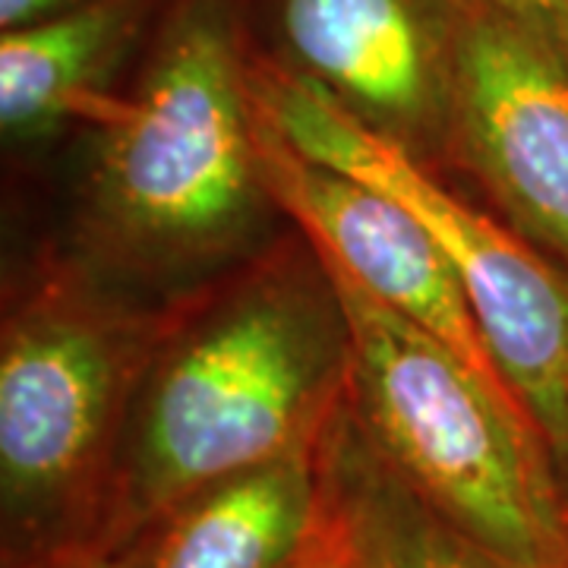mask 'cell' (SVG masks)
<instances>
[{"label":"cell","mask_w":568,"mask_h":568,"mask_svg":"<svg viewBox=\"0 0 568 568\" xmlns=\"http://www.w3.org/2000/svg\"><path fill=\"white\" fill-rule=\"evenodd\" d=\"M347 383L332 287L260 284L205 320L152 379L99 544L126 549L193 493L316 446Z\"/></svg>","instance_id":"obj_1"},{"label":"cell","mask_w":568,"mask_h":568,"mask_svg":"<svg viewBox=\"0 0 568 568\" xmlns=\"http://www.w3.org/2000/svg\"><path fill=\"white\" fill-rule=\"evenodd\" d=\"M320 263L345 323L351 414L452 525L525 568H568L562 477L521 398Z\"/></svg>","instance_id":"obj_2"},{"label":"cell","mask_w":568,"mask_h":568,"mask_svg":"<svg viewBox=\"0 0 568 568\" xmlns=\"http://www.w3.org/2000/svg\"><path fill=\"white\" fill-rule=\"evenodd\" d=\"M246 36L237 0H168L92 174L99 222L123 250L200 260L253 224L265 186Z\"/></svg>","instance_id":"obj_3"},{"label":"cell","mask_w":568,"mask_h":568,"mask_svg":"<svg viewBox=\"0 0 568 568\" xmlns=\"http://www.w3.org/2000/svg\"><path fill=\"white\" fill-rule=\"evenodd\" d=\"M253 92L294 149L392 196L455 265L489 351L568 484V272L436 181L405 142L282 63L253 58Z\"/></svg>","instance_id":"obj_4"},{"label":"cell","mask_w":568,"mask_h":568,"mask_svg":"<svg viewBox=\"0 0 568 568\" xmlns=\"http://www.w3.org/2000/svg\"><path fill=\"white\" fill-rule=\"evenodd\" d=\"M121 342L89 310L36 306L0 354V499L7 568L99 544Z\"/></svg>","instance_id":"obj_5"},{"label":"cell","mask_w":568,"mask_h":568,"mask_svg":"<svg viewBox=\"0 0 568 568\" xmlns=\"http://www.w3.org/2000/svg\"><path fill=\"white\" fill-rule=\"evenodd\" d=\"M446 130L530 244L568 265V70L487 0H467Z\"/></svg>","instance_id":"obj_6"},{"label":"cell","mask_w":568,"mask_h":568,"mask_svg":"<svg viewBox=\"0 0 568 568\" xmlns=\"http://www.w3.org/2000/svg\"><path fill=\"white\" fill-rule=\"evenodd\" d=\"M256 114L265 196L304 227L313 256L455 351L496 392L521 398L496 364L455 265L424 224L386 193L294 149L260 104Z\"/></svg>","instance_id":"obj_7"},{"label":"cell","mask_w":568,"mask_h":568,"mask_svg":"<svg viewBox=\"0 0 568 568\" xmlns=\"http://www.w3.org/2000/svg\"><path fill=\"white\" fill-rule=\"evenodd\" d=\"M467 0H260L275 58L398 142L448 123Z\"/></svg>","instance_id":"obj_8"},{"label":"cell","mask_w":568,"mask_h":568,"mask_svg":"<svg viewBox=\"0 0 568 568\" xmlns=\"http://www.w3.org/2000/svg\"><path fill=\"white\" fill-rule=\"evenodd\" d=\"M168 0H85L0 39V123L36 136L70 121L99 130L123 111L111 85L142 39L155 36Z\"/></svg>","instance_id":"obj_9"},{"label":"cell","mask_w":568,"mask_h":568,"mask_svg":"<svg viewBox=\"0 0 568 568\" xmlns=\"http://www.w3.org/2000/svg\"><path fill=\"white\" fill-rule=\"evenodd\" d=\"M316 446L193 493L126 547L130 568H291L320 515Z\"/></svg>","instance_id":"obj_10"},{"label":"cell","mask_w":568,"mask_h":568,"mask_svg":"<svg viewBox=\"0 0 568 568\" xmlns=\"http://www.w3.org/2000/svg\"><path fill=\"white\" fill-rule=\"evenodd\" d=\"M316 462L320 499L351 568H525L429 506L369 443L347 402L325 424Z\"/></svg>","instance_id":"obj_11"},{"label":"cell","mask_w":568,"mask_h":568,"mask_svg":"<svg viewBox=\"0 0 568 568\" xmlns=\"http://www.w3.org/2000/svg\"><path fill=\"white\" fill-rule=\"evenodd\" d=\"M508 20L528 29L534 39L568 70V0H487Z\"/></svg>","instance_id":"obj_12"},{"label":"cell","mask_w":568,"mask_h":568,"mask_svg":"<svg viewBox=\"0 0 568 568\" xmlns=\"http://www.w3.org/2000/svg\"><path fill=\"white\" fill-rule=\"evenodd\" d=\"M291 568H351L345 540H342V534L335 528L332 515L325 511L323 499H320L316 525L310 530V537L304 540V547L297 552V559L291 562Z\"/></svg>","instance_id":"obj_13"},{"label":"cell","mask_w":568,"mask_h":568,"mask_svg":"<svg viewBox=\"0 0 568 568\" xmlns=\"http://www.w3.org/2000/svg\"><path fill=\"white\" fill-rule=\"evenodd\" d=\"M22 568H130V556H126V549L80 544V547H67Z\"/></svg>","instance_id":"obj_14"},{"label":"cell","mask_w":568,"mask_h":568,"mask_svg":"<svg viewBox=\"0 0 568 568\" xmlns=\"http://www.w3.org/2000/svg\"><path fill=\"white\" fill-rule=\"evenodd\" d=\"M85 0H0V29H22L32 22L51 20L58 13H67Z\"/></svg>","instance_id":"obj_15"}]
</instances>
